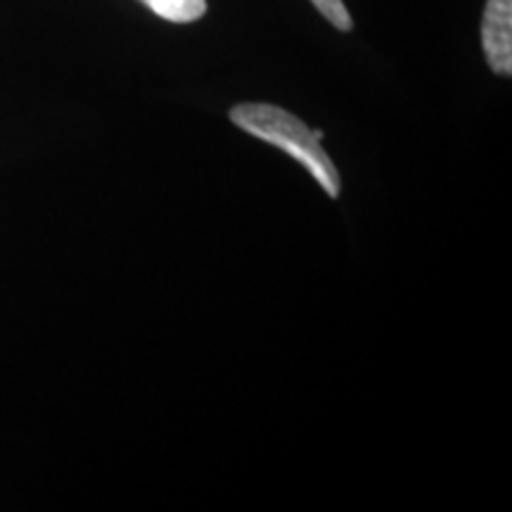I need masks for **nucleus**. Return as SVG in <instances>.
Here are the masks:
<instances>
[{
	"mask_svg": "<svg viewBox=\"0 0 512 512\" xmlns=\"http://www.w3.org/2000/svg\"><path fill=\"white\" fill-rule=\"evenodd\" d=\"M311 3L339 31H351V27H354V19H351L344 0H311Z\"/></svg>",
	"mask_w": 512,
	"mask_h": 512,
	"instance_id": "4",
	"label": "nucleus"
},
{
	"mask_svg": "<svg viewBox=\"0 0 512 512\" xmlns=\"http://www.w3.org/2000/svg\"><path fill=\"white\" fill-rule=\"evenodd\" d=\"M166 22L188 24L204 17L207 12V0H140Z\"/></svg>",
	"mask_w": 512,
	"mask_h": 512,
	"instance_id": "3",
	"label": "nucleus"
},
{
	"mask_svg": "<svg viewBox=\"0 0 512 512\" xmlns=\"http://www.w3.org/2000/svg\"><path fill=\"white\" fill-rule=\"evenodd\" d=\"M482 46L496 74H512V0H489L482 19Z\"/></svg>",
	"mask_w": 512,
	"mask_h": 512,
	"instance_id": "2",
	"label": "nucleus"
},
{
	"mask_svg": "<svg viewBox=\"0 0 512 512\" xmlns=\"http://www.w3.org/2000/svg\"><path fill=\"white\" fill-rule=\"evenodd\" d=\"M230 121L242 131H247L249 136L285 150L294 162L302 164L316 178L320 188L328 192L332 200L339 195L342 183H339L335 164L330 162L328 152L320 147V140L313 136V131L302 119L275 105L245 102V105L230 110Z\"/></svg>",
	"mask_w": 512,
	"mask_h": 512,
	"instance_id": "1",
	"label": "nucleus"
}]
</instances>
